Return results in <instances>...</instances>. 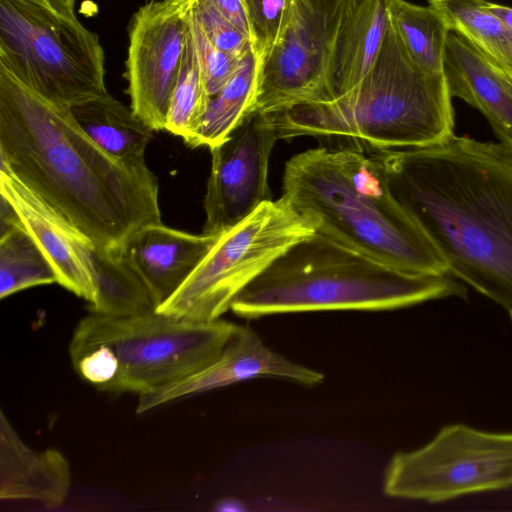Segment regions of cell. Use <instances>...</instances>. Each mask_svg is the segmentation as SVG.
Masks as SVG:
<instances>
[{
  "instance_id": "6da1fadb",
  "label": "cell",
  "mask_w": 512,
  "mask_h": 512,
  "mask_svg": "<svg viewBox=\"0 0 512 512\" xmlns=\"http://www.w3.org/2000/svg\"><path fill=\"white\" fill-rule=\"evenodd\" d=\"M0 163L95 245L122 258L142 227L161 223L159 181L146 161L97 145L70 107L35 93L0 66Z\"/></svg>"
},
{
  "instance_id": "7a4b0ae2",
  "label": "cell",
  "mask_w": 512,
  "mask_h": 512,
  "mask_svg": "<svg viewBox=\"0 0 512 512\" xmlns=\"http://www.w3.org/2000/svg\"><path fill=\"white\" fill-rule=\"evenodd\" d=\"M368 153L441 253L448 274L512 321V146L452 134L428 146Z\"/></svg>"
},
{
  "instance_id": "3957f363",
  "label": "cell",
  "mask_w": 512,
  "mask_h": 512,
  "mask_svg": "<svg viewBox=\"0 0 512 512\" xmlns=\"http://www.w3.org/2000/svg\"><path fill=\"white\" fill-rule=\"evenodd\" d=\"M282 196L317 220V231L360 252L401 270L448 274L441 253L395 199L370 153L326 146L301 152L285 165Z\"/></svg>"
},
{
  "instance_id": "277c9868",
  "label": "cell",
  "mask_w": 512,
  "mask_h": 512,
  "mask_svg": "<svg viewBox=\"0 0 512 512\" xmlns=\"http://www.w3.org/2000/svg\"><path fill=\"white\" fill-rule=\"evenodd\" d=\"M444 74L415 65L389 25L362 81L341 97L271 113L279 139L314 136L330 148L362 152L422 147L454 134Z\"/></svg>"
},
{
  "instance_id": "5b68a950",
  "label": "cell",
  "mask_w": 512,
  "mask_h": 512,
  "mask_svg": "<svg viewBox=\"0 0 512 512\" xmlns=\"http://www.w3.org/2000/svg\"><path fill=\"white\" fill-rule=\"evenodd\" d=\"M467 297L448 274L401 270L326 234L296 243L251 281L231 311L242 318L328 310H392Z\"/></svg>"
},
{
  "instance_id": "8992f818",
  "label": "cell",
  "mask_w": 512,
  "mask_h": 512,
  "mask_svg": "<svg viewBox=\"0 0 512 512\" xmlns=\"http://www.w3.org/2000/svg\"><path fill=\"white\" fill-rule=\"evenodd\" d=\"M239 326L222 318L196 322L156 310L133 314L89 311L73 330L69 355L73 358L95 346L108 347L118 368L103 391L140 396L211 364Z\"/></svg>"
},
{
  "instance_id": "52a82bcc",
  "label": "cell",
  "mask_w": 512,
  "mask_h": 512,
  "mask_svg": "<svg viewBox=\"0 0 512 512\" xmlns=\"http://www.w3.org/2000/svg\"><path fill=\"white\" fill-rule=\"evenodd\" d=\"M104 51L75 17L28 0H0V66L26 87L72 107L100 97Z\"/></svg>"
},
{
  "instance_id": "ba28073f",
  "label": "cell",
  "mask_w": 512,
  "mask_h": 512,
  "mask_svg": "<svg viewBox=\"0 0 512 512\" xmlns=\"http://www.w3.org/2000/svg\"><path fill=\"white\" fill-rule=\"evenodd\" d=\"M318 227L317 220L283 196L262 203L217 236L188 278L156 311L196 322L220 319L251 281Z\"/></svg>"
},
{
  "instance_id": "9c48e42d",
  "label": "cell",
  "mask_w": 512,
  "mask_h": 512,
  "mask_svg": "<svg viewBox=\"0 0 512 512\" xmlns=\"http://www.w3.org/2000/svg\"><path fill=\"white\" fill-rule=\"evenodd\" d=\"M512 486V432L464 424L443 427L426 445L395 453L383 491L394 498L438 503Z\"/></svg>"
},
{
  "instance_id": "30bf717a",
  "label": "cell",
  "mask_w": 512,
  "mask_h": 512,
  "mask_svg": "<svg viewBox=\"0 0 512 512\" xmlns=\"http://www.w3.org/2000/svg\"><path fill=\"white\" fill-rule=\"evenodd\" d=\"M351 0H286L276 39L261 58L254 110L276 113L322 101L332 46Z\"/></svg>"
},
{
  "instance_id": "8fae6325",
  "label": "cell",
  "mask_w": 512,
  "mask_h": 512,
  "mask_svg": "<svg viewBox=\"0 0 512 512\" xmlns=\"http://www.w3.org/2000/svg\"><path fill=\"white\" fill-rule=\"evenodd\" d=\"M192 0H151L133 15L126 77L130 107L154 131L165 130L190 31Z\"/></svg>"
},
{
  "instance_id": "7c38bea8",
  "label": "cell",
  "mask_w": 512,
  "mask_h": 512,
  "mask_svg": "<svg viewBox=\"0 0 512 512\" xmlns=\"http://www.w3.org/2000/svg\"><path fill=\"white\" fill-rule=\"evenodd\" d=\"M277 139L271 114L254 110L223 142L210 148L203 233L218 236L272 200L268 167Z\"/></svg>"
},
{
  "instance_id": "4fadbf2b",
  "label": "cell",
  "mask_w": 512,
  "mask_h": 512,
  "mask_svg": "<svg viewBox=\"0 0 512 512\" xmlns=\"http://www.w3.org/2000/svg\"><path fill=\"white\" fill-rule=\"evenodd\" d=\"M0 196L13 208L51 262L57 283L88 302L99 301L97 249L90 239L0 163Z\"/></svg>"
},
{
  "instance_id": "5bb4252c",
  "label": "cell",
  "mask_w": 512,
  "mask_h": 512,
  "mask_svg": "<svg viewBox=\"0 0 512 512\" xmlns=\"http://www.w3.org/2000/svg\"><path fill=\"white\" fill-rule=\"evenodd\" d=\"M257 377H277L304 386L323 382L320 371L295 363L269 348L248 325H240L220 356L205 368L168 386L138 396L137 414L191 395Z\"/></svg>"
},
{
  "instance_id": "9a60e30c",
  "label": "cell",
  "mask_w": 512,
  "mask_h": 512,
  "mask_svg": "<svg viewBox=\"0 0 512 512\" xmlns=\"http://www.w3.org/2000/svg\"><path fill=\"white\" fill-rule=\"evenodd\" d=\"M216 238L177 230L162 222L149 224L127 243L123 259L145 286L156 310L183 284Z\"/></svg>"
},
{
  "instance_id": "2e32d148",
  "label": "cell",
  "mask_w": 512,
  "mask_h": 512,
  "mask_svg": "<svg viewBox=\"0 0 512 512\" xmlns=\"http://www.w3.org/2000/svg\"><path fill=\"white\" fill-rule=\"evenodd\" d=\"M71 484V468L64 454L56 448H30L1 411L0 499L57 507L66 501Z\"/></svg>"
},
{
  "instance_id": "e0dca14e",
  "label": "cell",
  "mask_w": 512,
  "mask_h": 512,
  "mask_svg": "<svg viewBox=\"0 0 512 512\" xmlns=\"http://www.w3.org/2000/svg\"><path fill=\"white\" fill-rule=\"evenodd\" d=\"M444 76L450 95L479 110L501 142L512 146V79L454 31L447 38Z\"/></svg>"
},
{
  "instance_id": "ac0fdd59",
  "label": "cell",
  "mask_w": 512,
  "mask_h": 512,
  "mask_svg": "<svg viewBox=\"0 0 512 512\" xmlns=\"http://www.w3.org/2000/svg\"><path fill=\"white\" fill-rule=\"evenodd\" d=\"M387 0H351L338 28L327 66L322 101L355 88L374 65L387 28Z\"/></svg>"
},
{
  "instance_id": "d6986e66",
  "label": "cell",
  "mask_w": 512,
  "mask_h": 512,
  "mask_svg": "<svg viewBox=\"0 0 512 512\" xmlns=\"http://www.w3.org/2000/svg\"><path fill=\"white\" fill-rule=\"evenodd\" d=\"M84 132L104 151L124 161H145L154 130L109 93L70 107Z\"/></svg>"
},
{
  "instance_id": "ffe728a7",
  "label": "cell",
  "mask_w": 512,
  "mask_h": 512,
  "mask_svg": "<svg viewBox=\"0 0 512 512\" xmlns=\"http://www.w3.org/2000/svg\"><path fill=\"white\" fill-rule=\"evenodd\" d=\"M57 283L56 272L12 207L1 209L0 298Z\"/></svg>"
},
{
  "instance_id": "44dd1931",
  "label": "cell",
  "mask_w": 512,
  "mask_h": 512,
  "mask_svg": "<svg viewBox=\"0 0 512 512\" xmlns=\"http://www.w3.org/2000/svg\"><path fill=\"white\" fill-rule=\"evenodd\" d=\"M260 61L253 48L244 55L231 79L211 97L200 128L185 142L189 147L218 145L253 111Z\"/></svg>"
},
{
  "instance_id": "7402d4cb",
  "label": "cell",
  "mask_w": 512,
  "mask_h": 512,
  "mask_svg": "<svg viewBox=\"0 0 512 512\" xmlns=\"http://www.w3.org/2000/svg\"><path fill=\"white\" fill-rule=\"evenodd\" d=\"M389 25L411 60L431 74H444V57L450 29L442 14L431 6L405 0H387Z\"/></svg>"
},
{
  "instance_id": "603a6c76",
  "label": "cell",
  "mask_w": 512,
  "mask_h": 512,
  "mask_svg": "<svg viewBox=\"0 0 512 512\" xmlns=\"http://www.w3.org/2000/svg\"><path fill=\"white\" fill-rule=\"evenodd\" d=\"M486 0H428L450 31L465 38L512 79V28L485 9Z\"/></svg>"
},
{
  "instance_id": "cb8c5ba5",
  "label": "cell",
  "mask_w": 512,
  "mask_h": 512,
  "mask_svg": "<svg viewBox=\"0 0 512 512\" xmlns=\"http://www.w3.org/2000/svg\"><path fill=\"white\" fill-rule=\"evenodd\" d=\"M210 99L190 27L167 112L165 130L181 137L184 142L188 141L200 128Z\"/></svg>"
},
{
  "instance_id": "d4e9b609",
  "label": "cell",
  "mask_w": 512,
  "mask_h": 512,
  "mask_svg": "<svg viewBox=\"0 0 512 512\" xmlns=\"http://www.w3.org/2000/svg\"><path fill=\"white\" fill-rule=\"evenodd\" d=\"M191 16L220 50L242 58L252 48L250 40L207 0H192Z\"/></svg>"
},
{
  "instance_id": "484cf974",
  "label": "cell",
  "mask_w": 512,
  "mask_h": 512,
  "mask_svg": "<svg viewBox=\"0 0 512 512\" xmlns=\"http://www.w3.org/2000/svg\"><path fill=\"white\" fill-rule=\"evenodd\" d=\"M190 27L207 90L217 94L236 72L241 59L214 46L194 21L190 11Z\"/></svg>"
},
{
  "instance_id": "4316f807",
  "label": "cell",
  "mask_w": 512,
  "mask_h": 512,
  "mask_svg": "<svg viewBox=\"0 0 512 512\" xmlns=\"http://www.w3.org/2000/svg\"><path fill=\"white\" fill-rule=\"evenodd\" d=\"M248 16L252 48L262 58L273 45L286 0H243Z\"/></svg>"
},
{
  "instance_id": "83f0119b",
  "label": "cell",
  "mask_w": 512,
  "mask_h": 512,
  "mask_svg": "<svg viewBox=\"0 0 512 512\" xmlns=\"http://www.w3.org/2000/svg\"><path fill=\"white\" fill-rule=\"evenodd\" d=\"M251 42L252 35L243 0H207Z\"/></svg>"
},
{
  "instance_id": "f1b7e54d",
  "label": "cell",
  "mask_w": 512,
  "mask_h": 512,
  "mask_svg": "<svg viewBox=\"0 0 512 512\" xmlns=\"http://www.w3.org/2000/svg\"><path fill=\"white\" fill-rule=\"evenodd\" d=\"M485 9L488 12H490L491 14H493L494 16H496L499 20H501L507 26L512 28V8L511 7H507V6H503V5H499V4H495V3H491V2L487 1L485 4Z\"/></svg>"
},
{
  "instance_id": "f546056e",
  "label": "cell",
  "mask_w": 512,
  "mask_h": 512,
  "mask_svg": "<svg viewBox=\"0 0 512 512\" xmlns=\"http://www.w3.org/2000/svg\"><path fill=\"white\" fill-rule=\"evenodd\" d=\"M48 2L56 11L67 15H74L76 0H48Z\"/></svg>"
},
{
  "instance_id": "4dcf8cb0",
  "label": "cell",
  "mask_w": 512,
  "mask_h": 512,
  "mask_svg": "<svg viewBox=\"0 0 512 512\" xmlns=\"http://www.w3.org/2000/svg\"><path fill=\"white\" fill-rule=\"evenodd\" d=\"M28 1H31V2H35V3H39V4H43V5H47V6H50L48 0H28ZM51 7V6H50Z\"/></svg>"
}]
</instances>
